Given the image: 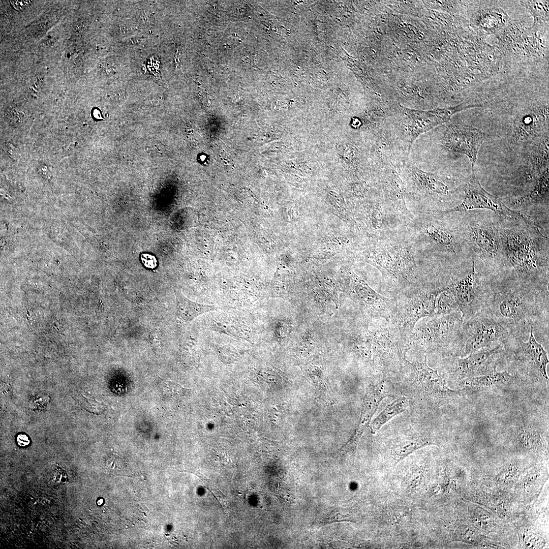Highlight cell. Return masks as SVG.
Wrapping results in <instances>:
<instances>
[{"label":"cell","mask_w":549,"mask_h":549,"mask_svg":"<svg viewBox=\"0 0 549 549\" xmlns=\"http://www.w3.org/2000/svg\"><path fill=\"white\" fill-rule=\"evenodd\" d=\"M10 2L17 10L23 9L30 3L29 1H11Z\"/></svg>","instance_id":"24"},{"label":"cell","mask_w":549,"mask_h":549,"mask_svg":"<svg viewBox=\"0 0 549 549\" xmlns=\"http://www.w3.org/2000/svg\"><path fill=\"white\" fill-rule=\"evenodd\" d=\"M407 406L408 400L404 397L400 398L387 405L372 422V432H376L393 417L405 410Z\"/></svg>","instance_id":"17"},{"label":"cell","mask_w":549,"mask_h":549,"mask_svg":"<svg viewBox=\"0 0 549 549\" xmlns=\"http://www.w3.org/2000/svg\"><path fill=\"white\" fill-rule=\"evenodd\" d=\"M444 287L453 297L464 321L485 310L490 289L481 282L476 272L473 259L471 269L468 273Z\"/></svg>","instance_id":"7"},{"label":"cell","mask_w":549,"mask_h":549,"mask_svg":"<svg viewBox=\"0 0 549 549\" xmlns=\"http://www.w3.org/2000/svg\"><path fill=\"white\" fill-rule=\"evenodd\" d=\"M141 259L144 266L147 268H154L157 265V261L155 257L148 254H142Z\"/></svg>","instance_id":"23"},{"label":"cell","mask_w":549,"mask_h":549,"mask_svg":"<svg viewBox=\"0 0 549 549\" xmlns=\"http://www.w3.org/2000/svg\"><path fill=\"white\" fill-rule=\"evenodd\" d=\"M427 234L437 243L447 249L454 248V242L452 236L445 230L435 226L426 229Z\"/></svg>","instance_id":"21"},{"label":"cell","mask_w":549,"mask_h":549,"mask_svg":"<svg viewBox=\"0 0 549 549\" xmlns=\"http://www.w3.org/2000/svg\"><path fill=\"white\" fill-rule=\"evenodd\" d=\"M484 311L503 325L509 334L524 340L531 327L548 330V291H543L520 281L514 285L490 288Z\"/></svg>","instance_id":"1"},{"label":"cell","mask_w":549,"mask_h":549,"mask_svg":"<svg viewBox=\"0 0 549 549\" xmlns=\"http://www.w3.org/2000/svg\"><path fill=\"white\" fill-rule=\"evenodd\" d=\"M444 286L416 291L396 301V311L391 325L409 333L422 318L436 316V303Z\"/></svg>","instance_id":"6"},{"label":"cell","mask_w":549,"mask_h":549,"mask_svg":"<svg viewBox=\"0 0 549 549\" xmlns=\"http://www.w3.org/2000/svg\"><path fill=\"white\" fill-rule=\"evenodd\" d=\"M471 105H459L428 111L408 109L392 110L389 118L392 130L405 152L409 156L414 142L421 135L450 120L456 112Z\"/></svg>","instance_id":"3"},{"label":"cell","mask_w":549,"mask_h":549,"mask_svg":"<svg viewBox=\"0 0 549 549\" xmlns=\"http://www.w3.org/2000/svg\"><path fill=\"white\" fill-rule=\"evenodd\" d=\"M507 20V15L500 8H483L475 12L472 23L480 32L491 34L502 29Z\"/></svg>","instance_id":"13"},{"label":"cell","mask_w":549,"mask_h":549,"mask_svg":"<svg viewBox=\"0 0 549 549\" xmlns=\"http://www.w3.org/2000/svg\"><path fill=\"white\" fill-rule=\"evenodd\" d=\"M176 316L181 324L187 325L198 316L204 313L217 311L218 308L215 305L200 303L193 301L184 296L180 292L176 293Z\"/></svg>","instance_id":"14"},{"label":"cell","mask_w":549,"mask_h":549,"mask_svg":"<svg viewBox=\"0 0 549 549\" xmlns=\"http://www.w3.org/2000/svg\"><path fill=\"white\" fill-rule=\"evenodd\" d=\"M507 328L486 312L464 321L454 348L456 357H463L482 349L503 343L509 336Z\"/></svg>","instance_id":"5"},{"label":"cell","mask_w":549,"mask_h":549,"mask_svg":"<svg viewBox=\"0 0 549 549\" xmlns=\"http://www.w3.org/2000/svg\"><path fill=\"white\" fill-rule=\"evenodd\" d=\"M487 138V135L480 129L451 122L445 127L441 144L447 152L468 157L473 168L480 147Z\"/></svg>","instance_id":"9"},{"label":"cell","mask_w":549,"mask_h":549,"mask_svg":"<svg viewBox=\"0 0 549 549\" xmlns=\"http://www.w3.org/2000/svg\"><path fill=\"white\" fill-rule=\"evenodd\" d=\"M413 370L417 376L425 382L428 389L432 392L440 396H446L455 393L449 389L442 381L437 372L430 368L426 363H416L412 365Z\"/></svg>","instance_id":"15"},{"label":"cell","mask_w":549,"mask_h":549,"mask_svg":"<svg viewBox=\"0 0 549 549\" xmlns=\"http://www.w3.org/2000/svg\"><path fill=\"white\" fill-rule=\"evenodd\" d=\"M528 340L509 334L503 342L506 352H511L514 359L519 364L544 379H548L546 367L548 359L546 351L534 336V329L531 327Z\"/></svg>","instance_id":"8"},{"label":"cell","mask_w":549,"mask_h":549,"mask_svg":"<svg viewBox=\"0 0 549 549\" xmlns=\"http://www.w3.org/2000/svg\"><path fill=\"white\" fill-rule=\"evenodd\" d=\"M515 377L507 371L498 372L497 371L466 380L465 385L471 388L496 387L512 382Z\"/></svg>","instance_id":"16"},{"label":"cell","mask_w":549,"mask_h":549,"mask_svg":"<svg viewBox=\"0 0 549 549\" xmlns=\"http://www.w3.org/2000/svg\"><path fill=\"white\" fill-rule=\"evenodd\" d=\"M456 311L459 310L453 297L445 289L438 297L436 316L447 315Z\"/></svg>","instance_id":"20"},{"label":"cell","mask_w":549,"mask_h":549,"mask_svg":"<svg viewBox=\"0 0 549 549\" xmlns=\"http://www.w3.org/2000/svg\"><path fill=\"white\" fill-rule=\"evenodd\" d=\"M220 159L224 166H228L231 168L234 166V164L231 160L226 155H225L224 153H222L220 156Z\"/></svg>","instance_id":"26"},{"label":"cell","mask_w":549,"mask_h":549,"mask_svg":"<svg viewBox=\"0 0 549 549\" xmlns=\"http://www.w3.org/2000/svg\"><path fill=\"white\" fill-rule=\"evenodd\" d=\"M430 444L429 440L418 439L414 440L408 441L398 446L394 449L395 455L399 460L402 459L408 454L424 446Z\"/></svg>","instance_id":"22"},{"label":"cell","mask_w":549,"mask_h":549,"mask_svg":"<svg viewBox=\"0 0 549 549\" xmlns=\"http://www.w3.org/2000/svg\"><path fill=\"white\" fill-rule=\"evenodd\" d=\"M417 323L408 334V344L432 350L454 349L460 337L464 319L459 311L436 316Z\"/></svg>","instance_id":"4"},{"label":"cell","mask_w":549,"mask_h":549,"mask_svg":"<svg viewBox=\"0 0 549 549\" xmlns=\"http://www.w3.org/2000/svg\"><path fill=\"white\" fill-rule=\"evenodd\" d=\"M474 209H490L504 219L526 221L522 215L512 211L497 197L486 192L476 177L473 168L465 189V197L462 203L451 211H463Z\"/></svg>","instance_id":"10"},{"label":"cell","mask_w":549,"mask_h":549,"mask_svg":"<svg viewBox=\"0 0 549 549\" xmlns=\"http://www.w3.org/2000/svg\"><path fill=\"white\" fill-rule=\"evenodd\" d=\"M534 18L533 26L538 29L540 26L548 23V1H520Z\"/></svg>","instance_id":"18"},{"label":"cell","mask_w":549,"mask_h":549,"mask_svg":"<svg viewBox=\"0 0 549 549\" xmlns=\"http://www.w3.org/2000/svg\"><path fill=\"white\" fill-rule=\"evenodd\" d=\"M469 239L474 249L483 258L495 260L499 254L500 236L494 228L478 224L470 226Z\"/></svg>","instance_id":"12"},{"label":"cell","mask_w":549,"mask_h":549,"mask_svg":"<svg viewBox=\"0 0 549 549\" xmlns=\"http://www.w3.org/2000/svg\"><path fill=\"white\" fill-rule=\"evenodd\" d=\"M505 353L503 343L482 349L465 357H456L452 367L453 374L462 379L482 376L496 371Z\"/></svg>","instance_id":"11"},{"label":"cell","mask_w":549,"mask_h":549,"mask_svg":"<svg viewBox=\"0 0 549 549\" xmlns=\"http://www.w3.org/2000/svg\"><path fill=\"white\" fill-rule=\"evenodd\" d=\"M516 436L520 444L525 448L539 447L541 443L539 432L529 425L519 426L516 429Z\"/></svg>","instance_id":"19"},{"label":"cell","mask_w":549,"mask_h":549,"mask_svg":"<svg viewBox=\"0 0 549 549\" xmlns=\"http://www.w3.org/2000/svg\"><path fill=\"white\" fill-rule=\"evenodd\" d=\"M500 239L519 281L548 291V260L540 255L533 239L524 230L510 228L501 232Z\"/></svg>","instance_id":"2"},{"label":"cell","mask_w":549,"mask_h":549,"mask_svg":"<svg viewBox=\"0 0 549 549\" xmlns=\"http://www.w3.org/2000/svg\"><path fill=\"white\" fill-rule=\"evenodd\" d=\"M18 444L21 446H25L29 443L28 437L25 434H19L17 437Z\"/></svg>","instance_id":"25"}]
</instances>
